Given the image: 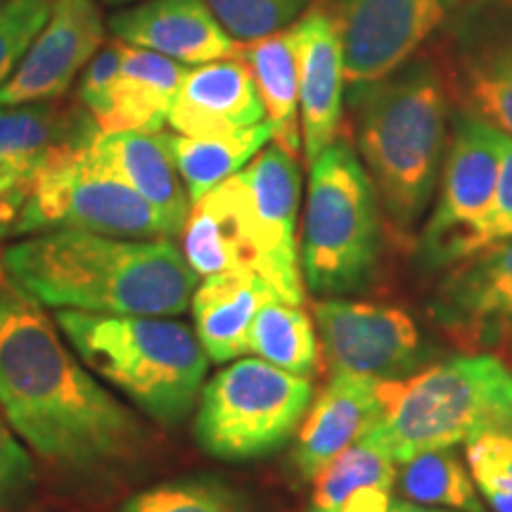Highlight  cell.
I'll list each match as a JSON object with an SVG mask.
<instances>
[{"label":"cell","instance_id":"30bf717a","mask_svg":"<svg viewBox=\"0 0 512 512\" xmlns=\"http://www.w3.org/2000/svg\"><path fill=\"white\" fill-rule=\"evenodd\" d=\"M503 150L505 133L477 114H458L441 171L439 204L420 242L432 266L458 264L475 254L477 235L494 209Z\"/></svg>","mask_w":512,"mask_h":512},{"label":"cell","instance_id":"83f0119b","mask_svg":"<svg viewBox=\"0 0 512 512\" xmlns=\"http://www.w3.org/2000/svg\"><path fill=\"white\" fill-rule=\"evenodd\" d=\"M249 351L271 366L309 375L318 363V342L311 318L297 304L275 297L256 313Z\"/></svg>","mask_w":512,"mask_h":512},{"label":"cell","instance_id":"7c38bea8","mask_svg":"<svg viewBox=\"0 0 512 512\" xmlns=\"http://www.w3.org/2000/svg\"><path fill=\"white\" fill-rule=\"evenodd\" d=\"M456 0H337L344 76L354 88L401 69L453 10Z\"/></svg>","mask_w":512,"mask_h":512},{"label":"cell","instance_id":"9a60e30c","mask_svg":"<svg viewBox=\"0 0 512 512\" xmlns=\"http://www.w3.org/2000/svg\"><path fill=\"white\" fill-rule=\"evenodd\" d=\"M434 313L465 342H512V238L458 261Z\"/></svg>","mask_w":512,"mask_h":512},{"label":"cell","instance_id":"d6986e66","mask_svg":"<svg viewBox=\"0 0 512 512\" xmlns=\"http://www.w3.org/2000/svg\"><path fill=\"white\" fill-rule=\"evenodd\" d=\"M264 114L249 64L242 57H228L188 69L169 124L181 136L207 138L259 124Z\"/></svg>","mask_w":512,"mask_h":512},{"label":"cell","instance_id":"7a4b0ae2","mask_svg":"<svg viewBox=\"0 0 512 512\" xmlns=\"http://www.w3.org/2000/svg\"><path fill=\"white\" fill-rule=\"evenodd\" d=\"M5 280L50 309L181 316L200 275L166 238L128 240L88 230H48L0 254Z\"/></svg>","mask_w":512,"mask_h":512},{"label":"cell","instance_id":"f546056e","mask_svg":"<svg viewBox=\"0 0 512 512\" xmlns=\"http://www.w3.org/2000/svg\"><path fill=\"white\" fill-rule=\"evenodd\" d=\"M117 512H249V503L219 477H181L147 486Z\"/></svg>","mask_w":512,"mask_h":512},{"label":"cell","instance_id":"ffe728a7","mask_svg":"<svg viewBox=\"0 0 512 512\" xmlns=\"http://www.w3.org/2000/svg\"><path fill=\"white\" fill-rule=\"evenodd\" d=\"M93 155L157 211L166 238L183 233L190 214V197L178 178L166 133H100L93 143Z\"/></svg>","mask_w":512,"mask_h":512},{"label":"cell","instance_id":"cb8c5ba5","mask_svg":"<svg viewBox=\"0 0 512 512\" xmlns=\"http://www.w3.org/2000/svg\"><path fill=\"white\" fill-rule=\"evenodd\" d=\"M268 140H273L268 121H259V124L223 133V136L190 138L181 133L169 136L171 155H174L178 176L188 190L190 202L202 200L209 190L245 169L264 150Z\"/></svg>","mask_w":512,"mask_h":512},{"label":"cell","instance_id":"44dd1931","mask_svg":"<svg viewBox=\"0 0 512 512\" xmlns=\"http://www.w3.org/2000/svg\"><path fill=\"white\" fill-rule=\"evenodd\" d=\"M275 297L278 292L254 271L207 275L192 292L190 309L195 318V335L209 361L226 363L249 354L256 313Z\"/></svg>","mask_w":512,"mask_h":512},{"label":"cell","instance_id":"603a6c76","mask_svg":"<svg viewBox=\"0 0 512 512\" xmlns=\"http://www.w3.org/2000/svg\"><path fill=\"white\" fill-rule=\"evenodd\" d=\"M242 60L252 69L275 145L299 159L302 126H299V57L294 24L247 43Z\"/></svg>","mask_w":512,"mask_h":512},{"label":"cell","instance_id":"277c9868","mask_svg":"<svg viewBox=\"0 0 512 512\" xmlns=\"http://www.w3.org/2000/svg\"><path fill=\"white\" fill-rule=\"evenodd\" d=\"M57 328L88 370L164 427L188 418L202 394L209 356L188 325L164 316L60 309Z\"/></svg>","mask_w":512,"mask_h":512},{"label":"cell","instance_id":"60d3db41","mask_svg":"<svg viewBox=\"0 0 512 512\" xmlns=\"http://www.w3.org/2000/svg\"><path fill=\"white\" fill-rule=\"evenodd\" d=\"M0 3H3V0H0Z\"/></svg>","mask_w":512,"mask_h":512},{"label":"cell","instance_id":"484cf974","mask_svg":"<svg viewBox=\"0 0 512 512\" xmlns=\"http://www.w3.org/2000/svg\"><path fill=\"white\" fill-rule=\"evenodd\" d=\"M460 91L472 114L512 138V36L482 41L463 57Z\"/></svg>","mask_w":512,"mask_h":512},{"label":"cell","instance_id":"9c48e42d","mask_svg":"<svg viewBox=\"0 0 512 512\" xmlns=\"http://www.w3.org/2000/svg\"><path fill=\"white\" fill-rule=\"evenodd\" d=\"M242 238L259 273L280 299L302 304V266L297 249L299 162L278 145L266 147L238 174L226 178Z\"/></svg>","mask_w":512,"mask_h":512},{"label":"cell","instance_id":"5b68a950","mask_svg":"<svg viewBox=\"0 0 512 512\" xmlns=\"http://www.w3.org/2000/svg\"><path fill=\"white\" fill-rule=\"evenodd\" d=\"M382 399V418L366 437L401 465L512 422V373L496 356H458L408 380H382Z\"/></svg>","mask_w":512,"mask_h":512},{"label":"cell","instance_id":"3957f363","mask_svg":"<svg viewBox=\"0 0 512 512\" xmlns=\"http://www.w3.org/2000/svg\"><path fill=\"white\" fill-rule=\"evenodd\" d=\"M354 91L358 147L377 200L392 226L408 233L439 178L448 119L444 79L432 62H413Z\"/></svg>","mask_w":512,"mask_h":512},{"label":"cell","instance_id":"6da1fadb","mask_svg":"<svg viewBox=\"0 0 512 512\" xmlns=\"http://www.w3.org/2000/svg\"><path fill=\"white\" fill-rule=\"evenodd\" d=\"M0 413L38 458L69 477L126 470L152 434L83 366L41 304L0 278Z\"/></svg>","mask_w":512,"mask_h":512},{"label":"cell","instance_id":"d590c367","mask_svg":"<svg viewBox=\"0 0 512 512\" xmlns=\"http://www.w3.org/2000/svg\"><path fill=\"white\" fill-rule=\"evenodd\" d=\"M508 238H512V138L505 136V150L501 162V176H498L494 209H491L489 221H486L482 233L477 235L475 252Z\"/></svg>","mask_w":512,"mask_h":512},{"label":"cell","instance_id":"d4e9b609","mask_svg":"<svg viewBox=\"0 0 512 512\" xmlns=\"http://www.w3.org/2000/svg\"><path fill=\"white\" fill-rule=\"evenodd\" d=\"M183 233V254L197 275L252 271V254L242 238L226 183L195 202Z\"/></svg>","mask_w":512,"mask_h":512},{"label":"cell","instance_id":"f1b7e54d","mask_svg":"<svg viewBox=\"0 0 512 512\" xmlns=\"http://www.w3.org/2000/svg\"><path fill=\"white\" fill-rule=\"evenodd\" d=\"M396 460L380 441L363 437L318 472L313 482L309 512H330L351 491L366 484L396 486Z\"/></svg>","mask_w":512,"mask_h":512},{"label":"cell","instance_id":"1f68e13d","mask_svg":"<svg viewBox=\"0 0 512 512\" xmlns=\"http://www.w3.org/2000/svg\"><path fill=\"white\" fill-rule=\"evenodd\" d=\"M311 0H207L216 19L235 41L252 43L285 29Z\"/></svg>","mask_w":512,"mask_h":512},{"label":"cell","instance_id":"836d02e7","mask_svg":"<svg viewBox=\"0 0 512 512\" xmlns=\"http://www.w3.org/2000/svg\"><path fill=\"white\" fill-rule=\"evenodd\" d=\"M34 484V460L0 413V512L17 510L31 496Z\"/></svg>","mask_w":512,"mask_h":512},{"label":"cell","instance_id":"e0dca14e","mask_svg":"<svg viewBox=\"0 0 512 512\" xmlns=\"http://www.w3.org/2000/svg\"><path fill=\"white\" fill-rule=\"evenodd\" d=\"M299 57V119L304 157L313 162L337 138L342 119L344 76L342 38L335 15L316 5L294 24Z\"/></svg>","mask_w":512,"mask_h":512},{"label":"cell","instance_id":"ab89813d","mask_svg":"<svg viewBox=\"0 0 512 512\" xmlns=\"http://www.w3.org/2000/svg\"><path fill=\"white\" fill-rule=\"evenodd\" d=\"M0 278H3V275H0Z\"/></svg>","mask_w":512,"mask_h":512},{"label":"cell","instance_id":"7402d4cb","mask_svg":"<svg viewBox=\"0 0 512 512\" xmlns=\"http://www.w3.org/2000/svg\"><path fill=\"white\" fill-rule=\"evenodd\" d=\"M185 74L188 67L183 62L126 43L110 102L98 121L102 136L121 131H162Z\"/></svg>","mask_w":512,"mask_h":512},{"label":"cell","instance_id":"4316f807","mask_svg":"<svg viewBox=\"0 0 512 512\" xmlns=\"http://www.w3.org/2000/svg\"><path fill=\"white\" fill-rule=\"evenodd\" d=\"M396 484L411 503L456 512H486L475 479L453 448H437L401 463Z\"/></svg>","mask_w":512,"mask_h":512},{"label":"cell","instance_id":"5bb4252c","mask_svg":"<svg viewBox=\"0 0 512 512\" xmlns=\"http://www.w3.org/2000/svg\"><path fill=\"white\" fill-rule=\"evenodd\" d=\"M102 38L105 22L98 0H55L46 27L0 86V107L62 98L98 53Z\"/></svg>","mask_w":512,"mask_h":512},{"label":"cell","instance_id":"8d00e7d4","mask_svg":"<svg viewBox=\"0 0 512 512\" xmlns=\"http://www.w3.org/2000/svg\"><path fill=\"white\" fill-rule=\"evenodd\" d=\"M394 486L366 484L361 489L351 491L342 503L335 505L330 512H389L392 505Z\"/></svg>","mask_w":512,"mask_h":512},{"label":"cell","instance_id":"2e32d148","mask_svg":"<svg viewBox=\"0 0 512 512\" xmlns=\"http://www.w3.org/2000/svg\"><path fill=\"white\" fill-rule=\"evenodd\" d=\"M110 31L128 46L155 50L183 64H207L245 53L207 0H147L112 15Z\"/></svg>","mask_w":512,"mask_h":512},{"label":"cell","instance_id":"ba28073f","mask_svg":"<svg viewBox=\"0 0 512 512\" xmlns=\"http://www.w3.org/2000/svg\"><path fill=\"white\" fill-rule=\"evenodd\" d=\"M93 143L64 147L38 171L10 233L72 228L128 240L166 238L157 211L98 162Z\"/></svg>","mask_w":512,"mask_h":512},{"label":"cell","instance_id":"4dcf8cb0","mask_svg":"<svg viewBox=\"0 0 512 512\" xmlns=\"http://www.w3.org/2000/svg\"><path fill=\"white\" fill-rule=\"evenodd\" d=\"M467 470L494 512H512V422L465 444Z\"/></svg>","mask_w":512,"mask_h":512},{"label":"cell","instance_id":"e575fe53","mask_svg":"<svg viewBox=\"0 0 512 512\" xmlns=\"http://www.w3.org/2000/svg\"><path fill=\"white\" fill-rule=\"evenodd\" d=\"M124 41H112L105 48L98 50L93 55V60L83 69L81 81H79V100L81 105L91 112V117L98 124L102 114L107 110V102H110L112 83L117 79L121 60H124Z\"/></svg>","mask_w":512,"mask_h":512},{"label":"cell","instance_id":"4fadbf2b","mask_svg":"<svg viewBox=\"0 0 512 512\" xmlns=\"http://www.w3.org/2000/svg\"><path fill=\"white\" fill-rule=\"evenodd\" d=\"M100 128L86 107L27 102L0 107V233H10L38 171L69 145L91 143Z\"/></svg>","mask_w":512,"mask_h":512},{"label":"cell","instance_id":"8fae6325","mask_svg":"<svg viewBox=\"0 0 512 512\" xmlns=\"http://www.w3.org/2000/svg\"><path fill=\"white\" fill-rule=\"evenodd\" d=\"M313 313L330 375L401 380L420 361V330L403 309L325 299L316 304Z\"/></svg>","mask_w":512,"mask_h":512},{"label":"cell","instance_id":"52a82bcc","mask_svg":"<svg viewBox=\"0 0 512 512\" xmlns=\"http://www.w3.org/2000/svg\"><path fill=\"white\" fill-rule=\"evenodd\" d=\"M313 387L306 375L242 358L202 387L197 444L209 456L242 463L278 451L302 425Z\"/></svg>","mask_w":512,"mask_h":512},{"label":"cell","instance_id":"74e56055","mask_svg":"<svg viewBox=\"0 0 512 512\" xmlns=\"http://www.w3.org/2000/svg\"><path fill=\"white\" fill-rule=\"evenodd\" d=\"M389 512H456V510L430 508V505H418L411 501H392V505H389Z\"/></svg>","mask_w":512,"mask_h":512},{"label":"cell","instance_id":"ac0fdd59","mask_svg":"<svg viewBox=\"0 0 512 512\" xmlns=\"http://www.w3.org/2000/svg\"><path fill=\"white\" fill-rule=\"evenodd\" d=\"M382 413V380L332 375L299 425L297 444L292 451V463L299 477H316L330 460L366 437L380 422Z\"/></svg>","mask_w":512,"mask_h":512},{"label":"cell","instance_id":"8992f818","mask_svg":"<svg viewBox=\"0 0 512 512\" xmlns=\"http://www.w3.org/2000/svg\"><path fill=\"white\" fill-rule=\"evenodd\" d=\"M380 252V209L370 174L347 140H332L311 162L302 256L313 294L354 292L373 275Z\"/></svg>","mask_w":512,"mask_h":512},{"label":"cell","instance_id":"f35d334b","mask_svg":"<svg viewBox=\"0 0 512 512\" xmlns=\"http://www.w3.org/2000/svg\"><path fill=\"white\" fill-rule=\"evenodd\" d=\"M100 3H107V5H126V3H136V0H100Z\"/></svg>","mask_w":512,"mask_h":512},{"label":"cell","instance_id":"d6a6232c","mask_svg":"<svg viewBox=\"0 0 512 512\" xmlns=\"http://www.w3.org/2000/svg\"><path fill=\"white\" fill-rule=\"evenodd\" d=\"M55 0H3L0 3V86L10 79L31 43L46 27Z\"/></svg>","mask_w":512,"mask_h":512}]
</instances>
